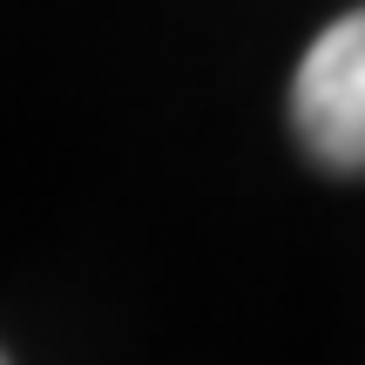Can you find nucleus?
I'll return each mask as SVG.
<instances>
[{
	"label": "nucleus",
	"mask_w": 365,
	"mask_h": 365,
	"mask_svg": "<svg viewBox=\"0 0 365 365\" xmlns=\"http://www.w3.org/2000/svg\"><path fill=\"white\" fill-rule=\"evenodd\" d=\"M291 129L312 149V163L365 176V7L331 21L304 48L291 81Z\"/></svg>",
	"instance_id": "f257e3e1"
},
{
	"label": "nucleus",
	"mask_w": 365,
	"mask_h": 365,
	"mask_svg": "<svg viewBox=\"0 0 365 365\" xmlns=\"http://www.w3.org/2000/svg\"><path fill=\"white\" fill-rule=\"evenodd\" d=\"M0 365H7V359H0Z\"/></svg>",
	"instance_id": "f03ea898"
}]
</instances>
